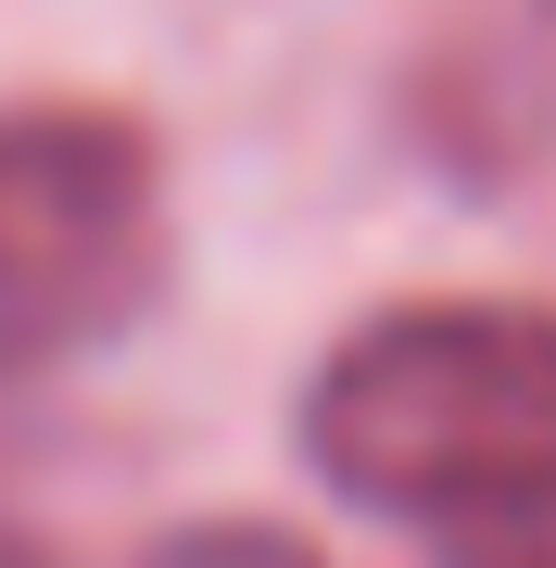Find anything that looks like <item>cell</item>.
I'll return each instance as SVG.
<instances>
[{"label":"cell","instance_id":"obj_5","mask_svg":"<svg viewBox=\"0 0 556 568\" xmlns=\"http://www.w3.org/2000/svg\"><path fill=\"white\" fill-rule=\"evenodd\" d=\"M431 568H556V506L481 518V530H431Z\"/></svg>","mask_w":556,"mask_h":568},{"label":"cell","instance_id":"obj_6","mask_svg":"<svg viewBox=\"0 0 556 568\" xmlns=\"http://www.w3.org/2000/svg\"><path fill=\"white\" fill-rule=\"evenodd\" d=\"M0 568H51V556H39V544H26V530H13V518H0Z\"/></svg>","mask_w":556,"mask_h":568},{"label":"cell","instance_id":"obj_4","mask_svg":"<svg viewBox=\"0 0 556 568\" xmlns=\"http://www.w3.org/2000/svg\"><path fill=\"white\" fill-rule=\"evenodd\" d=\"M140 568H316V544H291L266 518H190L165 544H140Z\"/></svg>","mask_w":556,"mask_h":568},{"label":"cell","instance_id":"obj_2","mask_svg":"<svg viewBox=\"0 0 556 568\" xmlns=\"http://www.w3.org/2000/svg\"><path fill=\"white\" fill-rule=\"evenodd\" d=\"M165 152L114 102H0V379L127 342L165 304Z\"/></svg>","mask_w":556,"mask_h":568},{"label":"cell","instance_id":"obj_1","mask_svg":"<svg viewBox=\"0 0 556 568\" xmlns=\"http://www.w3.org/2000/svg\"><path fill=\"white\" fill-rule=\"evenodd\" d=\"M291 429L304 467L367 518H532L556 506V304H506V291L380 304L316 354Z\"/></svg>","mask_w":556,"mask_h":568},{"label":"cell","instance_id":"obj_3","mask_svg":"<svg viewBox=\"0 0 556 568\" xmlns=\"http://www.w3.org/2000/svg\"><path fill=\"white\" fill-rule=\"evenodd\" d=\"M417 140L455 178H532L556 152V0H468L417 63Z\"/></svg>","mask_w":556,"mask_h":568}]
</instances>
